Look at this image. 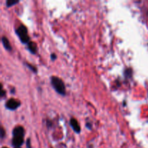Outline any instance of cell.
Wrapping results in <instances>:
<instances>
[{
  "mask_svg": "<svg viewBox=\"0 0 148 148\" xmlns=\"http://www.w3.org/2000/svg\"><path fill=\"white\" fill-rule=\"evenodd\" d=\"M24 143V137H13L12 140V145L14 147H20Z\"/></svg>",
  "mask_w": 148,
  "mask_h": 148,
  "instance_id": "5",
  "label": "cell"
},
{
  "mask_svg": "<svg viewBox=\"0 0 148 148\" xmlns=\"http://www.w3.org/2000/svg\"><path fill=\"white\" fill-rule=\"evenodd\" d=\"M14 148H21V147H14Z\"/></svg>",
  "mask_w": 148,
  "mask_h": 148,
  "instance_id": "18",
  "label": "cell"
},
{
  "mask_svg": "<svg viewBox=\"0 0 148 148\" xmlns=\"http://www.w3.org/2000/svg\"><path fill=\"white\" fill-rule=\"evenodd\" d=\"M15 33L23 43L27 44V43H29L30 42V37H29L28 33H27V29L25 25H21L19 26L16 29Z\"/></svg>",
  "mask_w": 148,
  "mask_h": 148,
  "instance_id": "2",
  "label": "cell"
},
{
  "mask_svg": "<svg viewBox=\"0 0 148 148\" xmlns=\"http://www.w3.org/2000/svg\"><path fill=\"white\" fill-rule=\"evenodd\" d=\"M56 58H57V56H56V55L55 53H51V60L55 61L56 59Z\"/></svg>",
  "mask_w": 148,
  "mask_h": 148,
  "instance_id": "15",
  "label": "cell"
},
{
  "mask_svg": "<svg viewBox=\"0 0 148 148\" xmlns=\"http://www.w3.org/2000/svg\"><path fill=\"white\" fill-rule=\"evenodd\" d=\"M2 148H8V147H2Z\"/></svg>",
  "mask_w": 148,
  "mask_h": 148,
  "instance_id": "17",
  "label": "cell"
},
{
  "mask_svg": "<svg viewBox=\"0 0 148 148\" xmlns=\"http://www.w3.org/2000/svg\"><path fill=\"white\" fill-rule=\"evenodd\" d=\"M27 49L30 51V53H33V54H35L37 52V46L34 42L30 41V43H27Z\"/></svg>",
  "mask_w": 148,
  "mask_h": 148,
  "instance_id": "8",
  "label": "cell"
},
{
  "mask_svg": "<svg viewBox=\"0 0 148 148\" xmlns=\"http://www.w3.org/2000/svg\"><path fill=\"white\" fill-rule=\"evenodd\" d=\"M86 126L88 127V128L89 129V130H91V127H92V124H90V123H87Z\"/></svg>",
  "mask_w": 148,
  "mask_h": 148,
  "instance_id": "16",
  "label": "cell"
},
{
  "mask_svg": "<svg viewBox=\"0 0 148 148\" xmlns=\"http://www.w3.org/2000/svg\"><path fill=\"white\" fill-rule=\"evenodd\" d=\"M6 95V91L4 90V88H3L2 85L0 83V98H2Z\"/></svg>",
  "mask_w": 148,
  "mask_h": 148,
  "instance_id": "12",
  "label": "cell"
},
{
  "mask_svg": "<svg viewBox=\"0 0 148 148\" xmlns=\"http://www.w3.org/2000/svg\"><path fill=\"white\" fill-rule=\"evenodd\" d=\"M25 64H26V66H27V67H28L29 69L32 71V72H35V73H37V69H36V67H35L33 65L30 64H29V63H26Z\"/></svg>",
  "mask_w": 148,
  "mask_h": 148,
  "instance_id": "11",
  "label": "cell"
},
{
  "mask_svg": "<svg viewBox=\"0 0 148 148\" xmlns=\"http://www.w3.org/2000/svg\"><path fill=\"white\" fill-rule=\"evenodd\" d=\"M51 83L55 90L62 95H66V88L63 81L57 77L53 76L51 78Z\"/></svg>",
  "mask_w": 148,
  "mask_h": 148,
  "instance_id": "1",
  "label": "cell"
},
{
  "mask_svg": "<svg viewBox=\"0 0 148 148\" xmlns=\"http://www.w3.org/2000/svg\"><path fill=\"white\" fill-rule=\"evenodd\" d=\"M19 3L18 0H7L6 1V6L7 7H10L14 5V4H17Z\"/></svg>",
  "mask_w": 148,
  "mask_h": 148,
  "instance_id": "9",
  "label": "cell"
},
{
  "mask_svg": "<svg viewBox=\"0 0 148 148\" xmlns=\"http://www.w3.org/2000/svg\"><path fill=\"white\" fill-rule=\"evenodd\" d=\"M125 76L126 77H131L132 75V70L130 69H127L125 70Z\"/></svg>",
  "mask_w": 148,
  "mask_h": 148,
  "instance_id": "13",
  "label": "cell"
},
{
  "mask_svg": "<svg viewBox=\"0 0 148 148\" xmlns=\"http://www.w3.org/2000/svg\"><path fill=\"white\" fill-rule=\"evenodd\" d=\"M1 41H2V44L3 46H4V49H5L6 50L9 51H11L12 48V46L11 44H10V40H8V38H7V37H5V36H3V37L1 38Z\"/></svg>",
  "mask_w": 148,
  "mask_h": 148,
  "instance_id": "7",
  "label": "cell"
},
{
  "mask_svg": "<svg viewBox=\"0 0 148 148\" xmlns=\"http://www.w3.org/2000/svg\"><path fill=\"white\" fill-rule=\"evenodd\" d=\"M13 137H24L25 136V130L21 126L16 127L12 131Z\"/></svg>",
  "mask_w": 148,
  "mask_h": 148,
  "instance_id": "6",
  "label": "cell"
},
{
  "mask_svg": "<svg viewBox=\"0 0 148 148\" xmlns=\"http://www.w3.org/2000/svg\"><path fill=\"white\" fill-rule=\"evenodd\" d=\"M6 135L5 130L3 128V127L0 126V139H4Z\"/></svg>",
  "mask_w": 148,
  "mask_h": 148,
  "instance_id": "10",
  "label": "cell"
},
{
  "mask_svg": "<svg viewBox=\"0 0 148 148\" xmlns=\"http://www.w3.org/2000/svg\"><path fill=\"white\" fill-rule=\"evenodd\" d=\"M69 123H70V125H71V127H72V130H73L75 132L77 133V134L80 133V132H81L80 126H79V123H78V121H77L76 119L72 118L70 119Z\"/></svg>",
  "mask_w": 148,
  "mask_h": 148,
  "instance_id": "4",
  "label": "cell"
},
{
  "mask_svg": "<svg viewBox=\"0 0 148 148\" xmlns=\"http://www.w3.org/2000/svg\"><path fill=\"white\" fill-rule=\"evenodd\" d=\"M20 105L21 104H20V102L19 101L14 99V98H10L6 103L5 107L7 109L14 111V110H16L17 108H18L20 106Z\"/></svg>",
  "mask_w": 148,
  "mask_h": 148,
  "instance_id": "3",
  "label": "cell"
},
{
  "mask_svg": "<svg viewBox=\"0 0 148 148\" xmlns=\"http://www.w3.org/2000/svg\"><path fill=\"white\" fill-rule=\"evenodd\" d=\"M26 144H27V148H31V145H30V139H27V142H26Z\"/></svg>",
  "mask_w": 148,
  "mask_h": 148,
  "instance_id": "14",
  "label": "cell"
}]
</instances>
